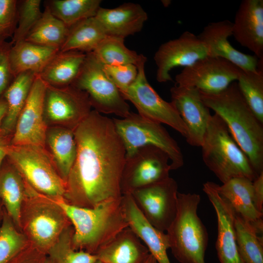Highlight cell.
Returning a JSON list of instances; mask_svg holds the SVG:
<instances>
[{"label": "cell", "mask_w": 263, "mask_h": 263, "mask_svg": "<svg viewBox=\"0 0 263 263\" xmlns=\"http://www.w3.org/2000/svg\"><path fill=\"white\" fill-rule=\"evenodd\" d=\"M74 132L77 153L66 181L68 203L93 207L121 197L126 152L113 119L92 110Z\"/></svg>", "instance_id": "1"}, {"label": "cell", "mask_w": 263, "mask_h": 263, "mask_svg": "<svg viewBox=\"0 0 263 263\" xmlns=\"http://www.w3.org/2000/svg\"><path fill=\"white\" fill-rule=\"evenodd\" d=\"M200 93L204 103L225 123L259 175L263 172V124L248 106L237 82L218 93Z\"/></svg>", "instance_id": "2"}, {"label": "cell", "mask_w": 263, "mask_h": 263, "mask_svg": "<svg viewBox=\"0 0 263 263\" xmlns=\"http://www.w3.org/2000/svg\"><path fill=\"white\" fill-rule=\"evenodd\" d=\"M74 226L73 247L94 254L120 232L128 227L122 196L93 207L72 205L59 198L53 201Z\"/></svg>", "instance_id": "3"}, {"label": "cell", "mask_w": 263, "mask_h": 263, "mask_svg": "<svg viewBox=\"0 0 263 263\" xmlns=\"http://www.w3.org/2000/svg\"><path fill=\"white\" fill-rule=\"evenodd\" d=\"M200 147L204 163L223 184L238 177L253 181L258 176L225 123L216 113L209 118Z\"/></svg>", "instance_id": "4"}, {"label": "cell", "mask_w": 263, "mask_h": 263, "mask_svg": "<svg viewBox=\"0 0 263 263\" xmlns=\"http://www.w3.org/2000/svg\"><path fill=\"white\" fill-rule=\"evenodd\" d=\"M200 196L178 192L175 217L166 231L169 248L180 263H206L208 235L197 215Z\"/></svg>", "instance_id": "5"}, {"label": "cell", "mask_w": 263, "mask_h": 263, "mask_svg": "<svg viewBox=\"0 0 263 263\" xmlns=\"http://www.w3.org/2000/svg\"><path fill=\"white\" fill-rule=\"evenodd\" d=\"M6 157L36 190L54 198L65 195L66 182L45 147L10 145Z\"/></svg>", "instance_id": "6"}, {"label": "cell", "mask_w": 263, "mask_h": 263, "mask_svg": "<svg viewBox=\"0 0 263 263\" xmlns=\"http://www.w3.org/2000/svg\"><path fill=\"white\" fill-rule=\"evenodd\" d=\"M113 120L124 145L126 156L140 148L153 146L169 155L171 170L183 166L184 157L180 148L162 124L132 112L126 117L113 118Z\"/></svg>", "instance_id": "7"}, {"label": "cell", "mask_w": 263, "mask_h": 263, "mask_svg": "<svg viewBox=\"0 0 263 263\" xmlns=\"http://www.w3.org/2000/svg\"><path fill=\"white\" fill-rule=\"evenodd\" d=\"M72 85L87 93L92 107L100 113L124 118L131 113L126 100L92 52L86 54L81 70Z\"/></svg>", "instance_id": "8"}, {"label": "cell", "mask_w": 263, "mask_h": 263, "mask_svg": "<svg viewBox=\"0 0 263 263\" xmlns=\"http://www.w3.org/2000/svg\"><path fill=\"white\" fill-rule=\"evenodd\" d=\"M146 61L143 56L136 65V78L123 97L133 104L142 116L166 124L186 137L187 128L173 104L162 99L149 83L145 72Z\"/></svg>", "instance_id": "9"}, {"label": "cell", "mask_w": 263, "mask_h": 263, "mask_svg": "<svg viewBox=\"0 0 263 263\" xmlns=\"http://www.w3.org/2000/svg\"><path fill=\"white\" fill-rule=\"evenodd\" d=\"M171 170L169 155L161 149L146 146L126 156L121 179L122 194L164 180Z\"/></svg>", "instance_id": "10"}, {"label": "cell", "mask_w": 263, "mask_h": 263, "mask_svg": "<svg viewBox=\"0 0 263 263\" xmlns=\"http://www.w3.org/2000/svg\"><path fill=\"white\" fill-rule=\"evenodd\" d=\"M92 106L87 93L74 86L55 87L46 84L44 117L46 124L74 130L88 115Z\"/></svg>", "instance_id": "11"}, {"label": "cell", "mask_w": 263, "mask_h": 263, "mask_svg": "<svg viewBox=\"0 0 263 263\" xmlns=\"http://www.w3.org/2000/svg\"><path fill=\"white\" fill-rule=\"evenodd\" d=\"M178 185L170 177L133 191L131 194L146 219L166 232L177 211Z\"/></svg>", "instance_id": "12"}, {"label": "cell", "mask_w": 263, "mask_h": 263, "mask_svg": "<svg viewBox=\"0 0 263 263\" xmlns=\"http://www.w3.org/2000/svg\"><path fill=\"white\" fill-rule=\"evenodd\" d=\"M240 69L221 57L207 56L184 67L175 76V84L216 94L236 81Z\"/></svg>", "instance_id": "13"}, {"label": "cell", "mask_w": 263, "mask_h": 263, "mask_svg": "<svg viewBox=\"0 0 263 263\" xmlns=\"http://www.w3.org/2000/svg\"><path fill=\"white\" fill-rule=\"evenodd\" d=\"M46 88V83L37 75L17 120L11 145L45 147L46 134L48 128L44 117Z\"/></svg>", "instance_id": "14"}, {"label": "cell", "mask_w": 263, "mask_h": 263, "mask_svg": "<svg viewBox=\"0 0 263 263\" xmlns=\"http://www.w3.org/2000/svg\"><path fill=\"white\" fill-rule=\"evenodd\" d=\"M208 56L206 45L198 36L185 31L178 38L161 44L155 53L156 80L161 83L172 81L169 72L173 68L189 66Z\"/></svg>", "instance_id": "15"}, {"label": "cell", "mask_w": 263, "mask_h": 263, "mask_svg": "<svg viewBox=\"0 0 263 263\" xmlns=\"http://www.w3.org/2000/svg\"><path fill=\"white\" fill-rule=\"evenodd\" d=\"M170 93L171 102L187 128L186 141L190 146L201 147L211 114L199 90L175 84Z\"/></svg>", "instance_id": "16"}, {"label": "cell", "mask_w": 263, "mask_h": 263, "mask_svg": "<svg viewBox=\"0 0 263 263\" xmlns=\"http://www.w3.org/2000/svg\"><path fill=\"white\" fill-rule=\"evenodd\" d=\"M203 190L216 213L218 236L216 249L221 263H244L238 249L234 221L235 213L228 203L220 194L217 184L207 181Z\"/></svg>", "instance_id": "17"}, {"label": "cell", "mask_w": 263, "mask_h": 263, "mask_svg": "<svg viewBox=\"0 0 263 263\" xmlns=\"http://www.w3.org/2000/svg\"><path fill=\"white\" fill-rule=\"evenodd\" d=\"M232 27V22L227 19L212 22L204 27L198 37L206 45L208 56L225 59L244 71L258 70L259 59L256 56L243 53L230 43Z\"/></svg>", "instance_id": "18"}, {"label": "cell", "mask_w": 263, "mask_h": 263, "mask_svg": "<svg viewBox=\"0 0 263 263\" xmlns=\"http://www.w3.org/2000/svg\"><path fill=\"white\" fill-rule=\"evenodd\" d=\"M232 35L240 44L263 58V0L241 1L232 22Z\"/></svg>", "instance_id": "19"}, {"label": "cell", "mask_w": 263, "mask_h": 263, "mask_svg": "<svg viewBox=\"0 0 263 263\" xmlns=\"http://www.w3.org/2000/svg\"><path fill=\"white\" fill-rule=\"evenodd\" d=\"M30 214L28 232L38 250L47 253L64 230L67 217L54 203L38 206Z\"/></svg>", "instance_id": "20"}, {"label": "cell", "mask_w": 263, "mask_h": 263, "mask_svg": "<svg viewBox=\"0 0 263 263\" xmlns=\"http://www.w3.org/2000/svg\"><path fill=\"white\" fill-rule=\"evenodd\" d=\"M122 199L129 227L143 242L158 263H170L167 254L169 244L166 233L158 230L149 223L131 194L122 195Z\"/></svg>", "instance_id": "21"}, {"label": "cell", "mask_w": 263, "mask_h": 263, "mask_svg": "<svg viewBox=\"0 0 263 263\" xmlns=\"http://www.w3.org/2000/svg\"><path fill=\"white\" fill-rule=\"evenodd\" d=\"M95 17L107 36L123 38L140 32L148 18L141 5L131 2L112 9L100 7Z\"/></svg>", "instance_id": "22"}, {"label": "cell", "mask_w": 263, "mask_h": 263, "mask_svg": "<svg viewBox=\"0 0 263 263\" xmlns=\"http://www.w3.org/2000/svg\"><path fill=\"white\" fill-rule=\"evenodd\" d=\"M252 182L244 177L235 178L221 186L217 184V189L232 207L235 214L263 235V213L258 211L255 206Z\"/></svg>", "instance_id": "23"}, {"label": "cell", "mask_w": 263, "mask_h": 263, "mask_svg": "<svg viewBox=\"0 0 263 263\" xmlns=\"http://www.w3.org/2000/svg\"><path fill=\"white\" fill-rule=\"evenodd\" d=\"M103 263H143L150 252L130 228L120 232L94 254Z\"/></svg>", "instance_id": "24"}, {"label": "cell", "mask_w": 263, "mask_h": 263, "mask_svg": "<svg viewBox=\"0 0 263 263\" xmlns=\"http://www.w3.org/2000/svg\"><path fill=\"white\" fill-rule=\"evenodd\" d=\"M86 56V53L80 51H59L38 75L51 86L71 85L77 78Z\"/></svg>", "instance_id": "25"}, {"label": "cell", "mask_w": 263, "mask_h": 263, "mask_svg": "<svg viewBox=\"0 0 263 263\" xmlns=\"http://www.w3.org/2000/svg\"><path fill=\"white\" fill-rule=\"evenodd\" d=\"M62 178L66 181L75 161L77 146L74 130L62 126H52L47 130L45 146Z\"/></svg>", "instance_id": "26"}, {"label": "cell", "mask_w": 263, "mask_h": 263, "mask_svg": "<svg viewBox=\"0 0 263 263\" xmlns=\"http://www.w3.org/2000/svg\"><path fill=\"white\" fill-rule=\"evenodd\" d=\"M25 193L22 176L6 157L0 166V200L14 224L19 226Z\"/></svg>", "instance_id": "27"}, {"label": "cell", "mask_w": 263, "mask_h": 263, "mask_svg": "<svg viewBox=\"0 0 263 263\" xmlns=\"http://www.w3.org/2000/svg\"><path fill=\"white\" fill-rule=\"evenodd\" d=\"M59 49L25 40L13 45L9 58L12 71L16 76L27 71L39 74Z\"/></svg>", "instance_id": "28"}, {"label": "cell", "mask_w": 263, "mask_h": 263, "mask_svg": "<svg viewBox=\"0 0 263 263\" xmlns=\"http://www.w3.org/2000/svg\"><path fill=\"white\" fill-rule=\"evenodd\" d=\"M37 75L31 71L18 74L4 92L2 97L7 103V110L0 128L6 134L13 135Z\"/></svg>", "instance_id": "29"}, {"label": "cell", "mask_w": 263, "mask_h": 263, "mask_svg": "<svg viewBox=\"0 0 263 263\" xmlns=\"http://www.w3.org/2000/svg\"><path fill=\"white\" fill-rule=\"evenodd\" d=\"M107 36L100 23L95 17H92L69 28L67 38L59 51L91 53Z\"/></svg>", "instance_id": "30"}, {"label": "cell", "mask_w": 263, "mask_h": 263, "mask_svg": "<svg viewBox=\"0 0 263 263\" xmlns=\"http://www.w3.org/2000/svg\"><path fill=\"white\" fill-rule=\"evenodd\" d=\"M69 28L45 7L41 18L24 40L60 49Z\"/></svg>", "instance_id": "31"}, {"label": "cell", "mask_w": 263, "mask_h": 263, "mask_svg": "<svg viewBox=\"0 0 263 263\" xmlns=\"http://www.w3.org/2000/svg\"><path fill=\"white\" fill-rule=\"evenodd\" d=\"M100 0H49L45 7L69 28L84 19L95 16Z\"/></svg>", "instance_id": "32"}, {"label": "cell", "mask_w": 263, "mask_h": 263, "mask_svg": "<svg viewBox=\"0 0 263 263\" xmlns=\"http://www.w3.org/2000/svg\"><path fill=\"white\" fill-rule=\"evenodd\" d=\"M92 53L104 65L134 64L136 66L144 56L128 48L125 45L124 38L109 36Z\"/></svg>", "instance_id": "33"}, {"label": "cell", "mask_w": 263, "mask_h": 263, "mask_svg": "<svg viewBox=\"0 0 263 263\" xmlns=\"http://www.w3.org/2000/svg\"><path fill=\"white\" fill-rule=\"evenodd\" d=\"M234 225L238 251L244 263H263V236L236 214Z\"/></svg>", "instance_id": "34"}, {"label": "cell", "mask_w": 263, "mask_h": 263, "mask_svg": "<svg viewBox=\"0 0 263 263\" xmlns=\"http://www.w3.org/2000/svg\"><path fill=\"white\" fill-rule=\"evenodd\" d=\"M236 82L248 106L263 124V69L256 71L240 69Z\"/></svg>", "instance_id": "35"}, {"label": "cell", "mask_w": 263, "mask_h": 263, "mask_svg": "<svg viewBox=\"0 0 263 263\" xmlns=\"http://www.w3.org/2000/svg\"><path fill=\"white\" fill-rule=\"evenodd\" d=\"M69 229H65L49 249L48 257L54 263H96L98 259L95 254L73 248L72 237L74 230Z\"/></svg>", "instance_id": "36"}, {"label": "cell", "mask_w": 263, "mask_h": 263, "mask_svg": "<svg viewBox=\"0 0 263 263\" xmlns=\"http://www.w3.org/2000/svg\"><path fill=\"white\" fill-rule=\"evenodd\" d=\"M14 225L8 214L4 213L0 225V263H8L25 249V238Z\"/></svg>", "instance_id": "37"}, {"label": "cell", "mask_w": 263, "mask_h": 263, "mask_svg": "<svg viewBox=\"0 0 263 263\" xmlns=\"http://www.w3.org/2000/svg\"><path fill=\"white\" fill-rule=\"evenodd\" d=\"M41 0L18 1V23L11 42L14 44L24 40L41 17Z\"/></svg>", "instance_id": "38"}, {"label": "cell", "mask_w": 263, "mask_h": 263, "mask_svg": "<svg viewBox=\"0 0 263 263\" xmlns=\"http://www.w3.org/2000/svg\"><path fill=\"white\" fill-rule=\"evenodd\" d=\"M103 69L110 80L119 89L122 95L136 78L138 70L134 64L103 65Z\"/></svg>", "instance_id": "39"}, {"label": "cell", "mask_w": 263, "mask_h": 263, "mask_svg": "<svg viewBox=\"0 0 263 263\" xmlns=\"http://www.w3.org/2000/svg\"><path fill=\"white\" fill-rule=\"evenodd\" d=\"M17 23L18 1L0 0V38H12Z\"/></svg>", "instance_id": "40"}, {"label": "cell", "mask_w": 263, "mask_h": 263, "mask_svg": "<svg viewBox=\"0 0 263 263\" xmlns=\"http://www.w3.org/2000/svg\"><path fill=\"white\" fill-rule=\"evenodd\" d=\"M13 43L0 40V98L16 77L11 69L10 52Z\"/></svg>", "instance_id": "41"}, {"label": "cell", "mask_w": 263, "mask_h": 263, "mask_svg": "<svg viewBox=\"0 0 263 263\" xmlns=\"http://www.w3.org/2000/svg\"><path fill=\"white\" fill-rule=\"evenodd\" d=\"M253 198L257 209L263 213V172L252 182Z\"/></svg>", "instance_id": "42"}, {"label": "cell", "mask_w": 263, "mask_h": 263, "mask_svg": "<svg viewBox=\"0 0 263 263\" xmlns=\"http://www.w3.org/2000/svg\"><path fill=\"white\" fill-rule=\"evenodd\" d=\"M24 250L18 254L8 263H43L46 258L42 255L25 254Z\"/></svg>", "instance_id": "43"}, {"label": "cell", "mask_w": 263, "mask_h": 263, "mask_svg": "<svg viewBox=\"0 0 263 263\" xmlns=\"http://www.w3.org/2000/svg\"><path fill=\"white\" fill-rule=\"evenodd\" d=\"M12 136L6 134L0 128V166L6 157Z\"/></svg>", "instance_id": "44"}, {"label": "cell", "mask_w": 263, "mask_h": 263, "mask_svg": "<svg viewBox=\"0 0 263 263\" xmlns=\"http://www.w3.org/2000/svg\"><path fill=\"white\" fill-rule=\"evenodd\" d=\"M7 110V105L5 99L2 97L0 98V127L3 119L6 115Z\"/></svg>", "instance_id": "45"}, {"label": "cell", "mask_w": 263, "mask_h": 263, "mask_svg": "<svg viewBox=\"0 0 263 263\" xmlns=\"http://www.w3.org/2000/svg\"><path fill=\"white\" fill-rule=\"evenodd\" d=\"M143 263H158L154 257L150 253L147 259Z\"/></svg>", "instance_id": "46"}, {"label": "cell", "mask_w": 263, "mask_h": 263, "mask_svg": "<svg viewBox=\"0 0 263 263\" xmlns=\"http://www.w3.org/2000/svg\"><path fill=\"white\" fill-rule=\"evenodd\" d=\"M43 263H54L53 262L49 257H46Z\"/></svg>", "instance_id": "47"}, {"label": "cell", "mask_w": 263, "mask_h": 263, "mask_svg": "<svg viewBox=\"0 0 263 263\" xmlns=\"http://www.w3.org/2000/svg\"><path fill=\"white\" fill-rule=\"evenodd\" d=\"M96 263H103L101 262L98 260V261L96 262Z\"/></svg>", "instance_id": "48"}, {"label": "cell", "mask_w": 263, "mask_h": 263, "mask_svg": "<svg viewBox=\"0 0 263 263\" xmlns=\"http://www.w3.org/2000/svg\"><path fill=\"white\" fill-rule=\"evenodd\" d=\"M1 210H0V216H1Z\"/></svg>", "instance_id": "49"}, {"label": "cell", "mask_w": 263, "mask_h": 263, "mask_svg": "<svg viewBox=\"0 0 263 263\" xmlns=\"http://www.w3.org/2000/svg\"><path fill=\"white\" fill-rule=\"evenodd\" d=\"M5 40V39H3L1 38H0V40Z\"/></svg>", "instance_id": "50"}]
</instances>
